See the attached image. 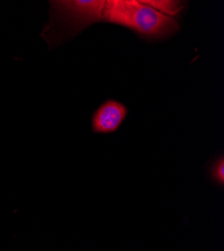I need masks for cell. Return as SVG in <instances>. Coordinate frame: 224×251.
<instances>
[{
    "label": "cell",
    "instance_id": "1",
    "mask_svg": "<svg viewBox=\"0 0 224 251\" xmlns=\"http://www.w3.org/2000/svg\"><path fill=\"white\" fill-rule=\"evenodd\" d=\"M100 22L122 25L149 41L164 39L179 30L175 17L159 11L147 1H103L99 14Z\"/></svg>",
    "mask_w": 224,
    "mask_h": 251
},
{
    "label": "cell",
    "instance_id": "2",
    "mask_svg": "<svg viewBox=\"0 0 224 251\" xmlns=\"http://www.w3.org/2000/svg\"><path fill=\"white\" fill-rule=\"evenodd\" d=\"M128 115V109L123 102L108 100L95 111L92 118L94 133L110 134L116 132Z\"/></svg>",
    "mask_w": 224,
    "mask_h": 251
},
{
    "label": "cell",
    "instance_id": "3",
    "mask_svg": "<svg viewBox=\"0 0 224 251\" xmlns=\"http://www.w3.org/2000/svg\"><path fill=\"white\" fill-rule=\"evenodd\" d=\"M212 177L217 183H219L220 185H223V183H224V159H223V157H220V159L214 163V166L212 168Z\"/></svg>",
    "mask_w": 224,
    "mask_h": 251
}]
</instances>
